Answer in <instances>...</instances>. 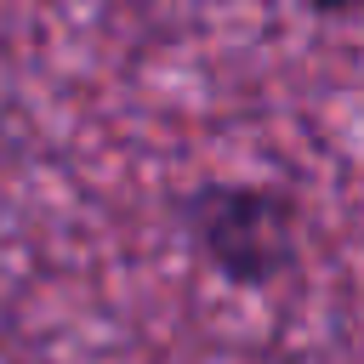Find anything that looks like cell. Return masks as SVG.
Segmentation results:
<instances>
[{"mask_svg": "<svg viewBox=\"0 0 364 364\" xmlns=\"http://www.w3.org/2000/svg\"><path fill=\"white\" fill-rule=\"evenodd\" d=\"M182 239L233 290H273L301 262V205L273 182H199L176 199Z\"/></svg>", "mask_w": 364, "mask_h": 364, "instance_id": "obj_1", "label": "cell"}, {"mask_svg": "<svg viewBox=\"0 0 364 364\" xmlns=\"http://www.w3.org/2000/svg\"><path fill=\"white\" fill-rule=\"evenodd\" d=\"M313 17H358L364 11V0H301Z\"/></svg>", "mask_w": 364, "mask_h": 364, "instance_id": "obj_2", "label": "cell"}]
</instances>
